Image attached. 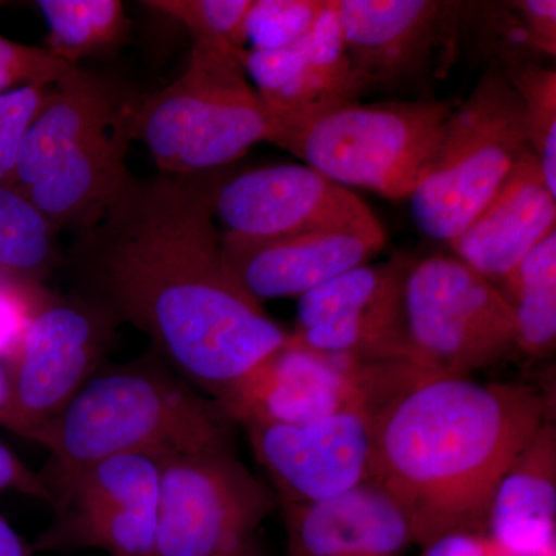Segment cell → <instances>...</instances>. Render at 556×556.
Masks as SVG:
<instances>
[{
    "instance_id": "6da1fadb",
    "label": "cell",
    "mask_w": 556,
    "mask_h": 556,
    "mask_svg": "<svg viewBox=\"0 0 556 556\" xmlns=\"http://www.w3.org/2000/svg\"><path fill=\"white\" fill-rule=\"evenodd\" d=\"M219 170L130 175L104 217L75 233L70 289L218 404L291 336L230 273L215 225Z\"/></svg>"
},
{
    "instance_id": "7a4b0ae2",
    "label": "cell",
    "mask_w": 556,
    "mask_h": 556,
    "mask_svg": "<svg viewBox=\"0 0 556 556\" xmlns=\"http://www.w3.org/2000/svg\"><path fill=\"white\" fill-rule=\"evenodd\" d=\"M371 415V479L426 547L450 533H486L496 486L548 419V405L532 387L409 365Z\"/></svg>"
},
{
    "instance_id": "3957f363",
    "label": "cell",
    "mask_w": 556,
    "mask_h": 556,
    "mask_svg": "<svg viewBox=\"0 0 556 556\" xmlns=\"http://www.w3.org/2000/svg\"><path fill=\"white\" fill-rule=\"evenodd\" d=\"M230 420L153 351L104 365L43 431L50 493L83 468L118 455L166 457L229 448ZM53 496V495H51Z\"/></svg>"
},
{
    "instance_id": "277c9868",
    "label": "cell",
    "mask_w": 556,
    "mask_h": 556,
    "mask_svg": "<svg viewBox=\"0 0 556 556\" xmlns=\"http://www.w3.org/2000/svg\"><path fill=\"white\" fill-rule=\"evenodd\" d=\"M126 108L108 80L78 65L25 135L11 188L60 232L97 225L129 181Z\"/></svg>"
},
{
    "instance_id": "5b68a950",
    "label": "cell",
    "mask_w": 556,
    "mask_h": 556,
    "mask_svg": "<svg viewBox=\"0 0 556 556\" xmlns=\"http://www.w3.org/2000/svg\"><path fill=\"white\" fill-rule=\"evenodd\" d=\"M241 51L193 40L177 79L127 101L131 141L149 150L160 174L223 170L258 142H269L268 109L249 80Z\"/></svg>"
},
{
    "instance_id": "8992f818",
    "label": "cell",
    "mask_w": 556,
    "mask_h": 556,
    "mask_svg": "<svg viewBox=\"0 0 556 556\" xmlns=\"http://www.w3.org/2000/svg\"><path fill=\"white\" fill-rule=\"evenodd\" d=\"M453 109L450 101H357L281 135L274 146L343 188L409 199L433 169Z\"/></svg>"
},
{
    "instance_id": "52a82bcc",
    "label": "cell",
    "mask_w": 556,
    "mask_h": 556,
    "mask_svg": "<svg viewBox=\"0 0 556 556\" xmlns=\"http://www.w3.org/2000/svg\"><path fill=\"white\" fill-rule=\"evenodd\" d=\"M529 150L517 90L490 68L450 113L433 169L408 199L417 229L431 240H455Z\"/></svg>"
},
{
    "instance_id": "ba28073f",
    "label": "cell",
    "mask_w": 556,
    "mask_h": 556,
    "mask_svg": "<svg viewBox=\"0 0 556 556\" xmlns=\"http://www.w3.org/2000/svg\"><path fill=\"white\" fill-rule=\"evenodd\" d=\"M408 364L419 372L471 376L517 350L503 292L455 255H431L405 278Z\"/></svg>"
},
{
    "instance_id": "9c48e42d",
    "label": "cell",
    "mask_w": 556,
    "mask_h": 556,
    "mask_svg": "<svg viewBox=\"0 0 556 556\" xmlns=\"http://www.w3.org/2000/svg\"><path fill=\"white\" fill-rule=\"evenodd\" d=\"M155 556H255L277 496L232 447L160 459Z\"/></svg>"
},
{
    "instance_id": "30bf717a",
    "label": "cell",
    "mask_w": 556,
    "mask_h": 556,
    "mask_svg": "<svg viewBox=\"0 0 556 556\" xmlns=\"http://www.w3.org/2000/svg\"><path fill=\"white\" fill-rule=\"evenodd\" d=\"M116 327L101 309L68 291H36L20 339L7 358L27 441L46 428L105 364Z\"/></svg>"
},
{
    "instance_id": "8fae6325",
    "label": "cell",
    "mask_w": 556,
    "mask_h": 556,
    "mask_svg": "<svg viewBox=\"0 0 556 556\" xmlns=\"http://www.w3.org/2000/svg\"><path fill=\"white\" fill-rule=\"evenodd\" d=\"M405 365L329 356L291 334L217 405L241 427L313 422L350 408H375L402 379Z\"/></svg>"
},
{
    "instance_id": "7c38bea8",
    "label": "cell",
    "mask_w": 556,
    "mask_h": 556,
    "mask_svg": "<svg viewBox=\"0 0 556 556\" xmlns=\"http://www.w3.org/2000/svg\"><path fill=\"white\" fill-rule=\"evenodd\" d=\"M159 457H105L51 490L54 517L33 552L94 548L110 556H155Z\"/></svg>"
},
{
    "instance_id": "4fadbf2b",
    "label": "cell",
    "mask_w": 556,
    "mask_h": 556,
    "mask_svg": "<svg viewBox=\"0 0 556 556\" xmlns=\"http://www.w3.org/2000/svg\"><path fill=\"white\" fill-rule=\"evenodd\" d=\"M409 262L365 263L299 299L291 332L311 350L369 364L409 361L405 278Z\"/></svg>"
},
{
    "instance_id": "5bb4252c",
    "label": "cell",
    "mask_w": 556,
    "mask_h": 556,
    "mask_svg": "<svg viewBox=\"0 0 556 556\" xmlns=\"http://www.w3.org/2000/svg\"><path fill=\"white\" fill-rule=\"evenodd\" d=\"M372 409L358 407L306 424L243 427L281 504L331 500L371 479Z\"/></svg>"
},
{
    "instance_id": "9a60e30c",
    "label": "cell",
    "mask_w": 556,
    "mask_h": 556,
    "mask_svg": "<svg viewBox=\"0 0 556 556\" xmlns=\"http://www.w3.org/2000/svg\"><path fill=\"white\" fill-rule=\"evenodd\" d=\"M240 62L273 123L270 144L367 93L348 58L338 3L328 0L313 30L283 49L243 50Z\"/></svg>"
},
{
    "instance_id": "2e32d148",
    "label": "cell",
    "mask_w": 556,
    "mask_h": 556,
    "mask_svg": "<svg viewBox=\"0 0 556 556\" xmlns=\"http://www.w3.org/2000/svg\"><path fill=\"white\" fill-rule=\"evenodd\" d=\"M228 236L270 240L372 217L351 189L305 164H276L219 179L212 200Z\"/></svg>"
},
{
    "instance_id": "e0dca14e",
    "label": "cell",
    "mask_w": 556,
    "mask_h": 556,
    "mask_svg": "<svg viewBox=\"0 0 556 556\" xmlns=\"http://www.w3.org/2000/svg\"><path fill=\"white\" fill-rule=\"evenodd\" d=\"M226 265L240 287L260 303L300 299L331 278L371 262L387 244L376 215L270 240L223 233Z\"/></svg>"
},
{
    "instance_id": "ac0fdd59",
    "label": "cell",
    "mask_w": 556,
    "mask_h": 556,
    "mask_svg": "<svg viewBox=\"0 0 556 556\" xmlns=\"http://www.w3.org/2000/svg\"><path fill=\"white\" fill-rule=\"evenodd\" d=\"M348 58L367 90L413 83L452 47L463 3L336 0Z\"/></svg>"
},
{
    "instance_id": "d6986e66",
    "label": "cell",
    "mask_w": 556,
    "mask_h": 556,
    "mask_svg": "<svg viewBox=\"0 0 556 556\" xmlns=\"http://www.w3.org/2000/svg\"><path fill=\"white\" fill-rule=\"evenodd\" d=\"M291 556H399L415 543L404 508L375 479L314 504H281Z\"/></svg>"
},
{
    "instance_id": "ffe728a7",
    "label": "cell",
    "mask_w": 556,
    "mask_h": 556,
    "mask_svg": "<svg viewBox=\"0 0 556 556\" xmlns=\"http://www.w3.org/2000/svg\"><path fill=\"white\" fill-rule=\"evenodd\" d=\"M555 228L556 195L548 190L529 150L448 247L456 258L497 285Z\"/></svg>"
},
{
    "instance_id": "44dd1931",
    "label": "cell",
    "mask_w": 556,
    "mask_h": 556,
    "mask_svg": "<svg viewBox=\"0 0 556 556\" xmlns=\"http://www.w3.org/2000/svg\"><path fill=\"white\" fill-rule=\"evenodd\" d=\"M556 430L551 419L501 479L490 506L486 535L515 555L555 552Z\"/></svg>"
},
{
    "instance_id": "7402d4cb",
    "label": "cell",
    "mask_w": 556,
    "mask_h": 556,
    "mask_svg": "<svg viewBox=\"0 0 556 556\" xmlns=\"http://www.w3.org/2000/svg\"><path fill=\"white\" fill-rule=\"evenodd\" d=\"M496 287L514 313L517 350L533 358L548 356L556 343V228Z\"/></svg>"
},
{
    "instance_id": "603a6c76",
    "label": "cell",
    "mask_w": 556,
    "mask_h": 556,
    "mask_svg": "<svg viewBox=\"0 0 556 556\" xmlns=\"http://www.w3.org/2000/svg\"><path fill=\"white\" fill-rule=\"evenodd\" d=\"M62 265L60 230L20 190L0 186V276L42 288Z\"/></svg>"
},
{
    "instance_id": "cb8c5ba5",
    "label": "cell",
    "mask_w": 556,
    "mask_h": 556,
    "mask_svg": "<svg viewBox=\"0 0 556 556\" xmlns=\"http://www.w3.org/2000/svg\"><path fill=\"white\" fill-rule=\"evenodd\" d=\"M49 27L46 49L72 67L124 42L130 22L119 0H39Z\"/></svg>"
},
{
    "instance_id": "d4e9b609",
    "label": "cell",
    "mask_w": 556,
    "mask_h": 556,
    "mask_svg": "<svg viewBox=\"0 0 556 556\" xmlns=\"http://www.w3.org/2000/svg\"><path fill=\"white\" fill-rule=\"evenodd\" d=\"M503 73L521 100L530 152L556 195V72L530 62Z\"/></svg>"
},
{
    "instance_id": "484cf974",
    "label": "cell",
    "mask_w": 556,
    "mask_h": 556,
    "mask_svg": "<svg viewBox=\"0 0 556 556\" xmlns=\"http://www.w3.org/2000/svg\"><path fill=\"white\" fill-rule=\"evenodd\" d=\"M252 0H149L146 9L181 24L193 40L247 50L244 22Z\"/></svg>"
},
{
    "instance_id": "4316f807",
    "label": "cell",
    "mask_w": 556,
    "mask_h": 556,
    "mask_svg": "<svg viewBox=\"0 0 556 556\" xmlns=\"http://www.w3.org/2000/svg\"><path fill=\"white\" fill-rule=\"evenodd\" d=\"M328 0H252L244 22L248 50L283 49L305 38Z\"/></svg>"
},
{
    "instance_id": "83f0119b",
    "label": "cell",
    "mask_w": 556,
    "mask_h": 556,
    "mask_svg": "<svg viewBox=\"0 0 556 556\" xmlns=\"http://www.w3.org/2000/svg\"><path fill=\"white\" fill-rule=\"evenodd\" d=\"M56 86H24L0 93V186H13L25 135Z\"/></svg>"
},
{
    "instance_id": "f1b7e54d",
    "label": "cell",
    "mask_w": 556,
    "mask_h": 556,
    "mask_svg": "<svg viewBox=\"0 0 556 556\" xmlns=\"http://www.w3.org/2000/svg\"><path fill=\"white\" fill-rule=\"evenodd\" d=\"M72 68L43 47L25 46L0 35V93L24 86H56Z\"/></svg>"
},
{
    "instance_id": "f546056e",
    "label": "cell",
    "mask_w": 556,
    "mask_h": 556,
    "mask_svg": "<svg viewBox=\"0 0 556 556\" xmlns=\"http://www.w3.org/2000/svg\"><path fill=\"white\" fill-rule=\"evenodd\" d=\"M43 288V287H42ZM40 288L22 287L0 276V358L7 364Z\"/></svg>"
},
{
    "instance_id": "4dcf8cb0",
    "label": "cell",
    "mask_w": 556,
    "mask_h": 556,
    "mask_svg": "<svg viewBox=\"0 0 556 556\" xmlns=\"http://www.w3.org/2000/svg\"><path fill=\"white\" fill-rule=\"evenodd\" d=\"M515 10L525 22L538 56L556 54V2L555 0H515Z\"/></svg>"
},
{
    "instance_id": "1f68e13d",
    "label": "cell",
    "mask_w": 556,
    "mask_h": 556,
    "mask_svg": "<svg viewBox=\"0 0 556 556\" xmlns=\"http://www.w3.org/2000/svg\"><path fill=\"white\" fill-rule=\"evenodd\" d=\"M14 492L53 503L49 486L40 473L33 471L16 453L0 441V493Z\"/></svg>"
},
{
    "instance_id": "d6a6232c",
    "label": "cell",
    "mask_w": 556,
    "mask_h": 556,
    "mask_svg": "<svg viewBox=\"0 0 556 556\" xmlns=\"http://www.w3.org/2000/svg\"><path fill=\"white\" fill-rule=\"evenodd\" d=\"M496 544L486 533L457 532L438 538L424 547L422 556H496Z\"/></svg>"
},
{
    "instance_id": "836d02e7",
    "label": "cell",
    "mask_w": 556,
    "mask_h": 556,
    "mask_svg": "<svg viewBox=\"0 0 556 556\" xmlns=\"http://www.w3.org/2000/svg\"><path fill=\"white\" fill-rule=\"evenodd\" d=\"M0 427L17 434V437L27 439V430L22 424L13 391H11L9 369H7V364L2 358H0Z\"/></svg>"
},
{
    "instance_id": "e575fe53",
    "label": "cell",
    "mask_w": 556,
    "mask_h": 556,
    "mask_svg": "<svg viewBox=\"0 0 556 556\" xmlns=\"http://www.w3.org/2000/svg\"><path fill=\"white\" fill-rule=\"evenodd\" d=\"M31 544L0 515V556H33Z\"/></svg>"
},
{
    "instance_id": "d590c367",
    "label": "cell",
    "mask_w": 556,
    "mask_h": 556,
    "mask_svg": "<svg viewBox=\"0 0 556 556\" xmlns=\"http://www.w3.org/2000/svg\"><path fill=\"white\" fill-rule=\"evenodd\" d=\"M255 556H262V554L255 555Z\"/></svg>"
}]
</instances>
